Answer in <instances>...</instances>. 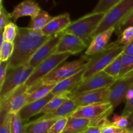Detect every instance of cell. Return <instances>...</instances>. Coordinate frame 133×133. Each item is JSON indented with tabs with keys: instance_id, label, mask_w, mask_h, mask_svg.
<instances>
[{
	"instance_id": "1",
	"label": "cell",
	"mask_w": 133,
	"mask_h": 133,
	"mask_svg": "<svg viewBox=\"0 0 133 133\" xmlns=\"http://www.w3.org/2000/svg\"><path fill=\"white\" fill-rule=\"evenodd\" d=\"M50 37L28 27H19L14 42V52L9 61V67L27 65L38 49Z\"/></svg>"
},
{
	"instance_id": "2",
	"label": "cell",
	"mask_w": 133,
	"mask_h": 133,
	"mask_svg": "<svg viewBox=\"0 0 133 133\" xmlns=\"http://www.w3.org/2000/svg\"><path fill=\"white\" fill-rule=\"evenodd\" d=\"M105 15V13H94L92 12L71 22L64 32L77 36L88 47Z\"/></svg>"
},
{
	"instance_id": "3",
	"label": "cell",
	"mask_w": 133,
	"mask_h": 133,
	"mask_svg": "<svg viewBox=\"0 0 133 133\" xmlns=\"http://www.w3.org/2000/svg\"><path fill=\"white\" fill-rule=\"evenodd\" d=\"M123 45H119L118 42L116 41L109 44L102 51L90 57L84 70L83 81L94 74L103 71L114 59L123 53Z\"/></svg>"
},
{
	"instance_id": "4",
	"label": "cell",
	"mask_w": 133,
	"mask_h": 133,
	"mask_svg": "<svg viewBox=\"0 0 133 133\" xmlns=\"http://www.w3.org/2000/svg\"><path fill=\"white\" fill-rule=\"evenodd\" d=\"M33 70L34 68L28 65L8 68L5 81L0 88V103L23 85Z\"/></svg>"
},
{
	"instance_id": "5",
	"label": "cell",
	"mask_w": 133,
	"mask_h": 133,
	"mask_svg": "<svg viewBox=\"0 0 133 133\" xmlns=\"http://www.w3.org/2000/svg\"><path fill=\"white\" fill-rule=\"evenodd\" d=\"M89 59L88 56H83L79 59L61 64L32 87H38L41 84H57L85 69Z\"/></svg>"
},
{
	"instance_id": "6",
	"label": "cell",
	"mask_w": 133,
	"mask_h": 133,
	"mask_svg": "<svg viewBox=\"0 0 133 133\" xmlns=\"http://www.w3.org/2000/svg\"><path fill=\"white\" fill-rule=\"evenodd\" d=\"M132 11L133 0H122L105 14L103 19L96 29L94 36L112 27L116 31L129 16Z\"/></svg>"
},
{
	"instance_id": "7",
	"label": "cell",
	"mask_w": 133,
	"mask_h": 133,
	"mask_svg": "<svg viewBox=\"0 0 133 133\" xmlns=\"http://www.w3.org/2000/svg\"><path fill=\"white\" fill-rule=\"evenodd\" d=\"M113 111L112 105L110 103H101L79 107L71 116L89 119L90 125L103 127L109 121L108 118Z\"/></svg>"
},
{
	"instance_id": "8",
	"label": "cell",
	"mask_w": 133,
	"mask_h": 133,
	"mask_svg": "<svg viewBox=\"0 0 133 133\" xmlns=\"http://www.w3.org/2000/svg\"><path fill=\"white\" fill-rule=\"evenodd\" d=\"M71 55L70 53H55L34 69L25 84L28 88L32 87L62 64Z\"/></svg>"
},
{
	"instance_id": "9",
	"label": "cell",
	"mask_w": 133,
	"mask_h": 133,
	"mask_svg": "<svg viewBox=\"0 0 133 133\" xmlns=\"http://www.w3.org/2000/svg\"><path fill=\"white\" fill-rule=\"evenodd\" d=\"M133 85V71L119 77L109 87V102L115 109L126 99V95Z\"/></svg>"
},
{
	"instance_id": "10",
	"label": "cell",
	"mask_w": 133,
	"mask_h": 133,
	"mask_svg": "<svg viewBox=\"0 0 133 133\" xmlns=\"http://www.w3.org/2000/svg\"><path fill=\"white\" fill-rule=\"evenodd\" d=\"M109 87L83 92H74L69 94L70 99L78 107L109 102Z\"/></svg>"
},
{
	"instance_id": "11",
	"label": "cell",
	"mask_w": 133,
	"mask_h": 133,
	"mask_svg": "<svg viewBox=\"0 0 133 133\" xmlns=\"http://www.w3.org/2000/svg\"><path fill=\"white\" fill-rule=\"evenodd\" d=\"M29 96L28 87L24 84L5 101L0 103V112L10 114H18L27 104Z\"/></svg>"
},
{
	"instance_id": "12",
	"label": "cell",
	"mask_w": 133,
	"mask_h": 133,
	"mask_svg": "<svg viewBox=\"0 0 133 133\" xmlns=\"http://www.w3.org/2000/svg\"><path fill=\"white\" fill-rule=\"evenodd\" d=\"M64 32L57 34L51 36L35 53L32 58L29 61L28 65L35 69L44 60L48 58L56 51L58 43L63 35Z\"/></svg>"
},
{
	"instance_id": "13",
	"label": "cell",
	"mask_w": 133,
	"mask_h": 133,
	"mask_svg": "<svg viewBox=\"0 0 133 133\" xmlns=\"http://www.w3.org/2000/svg\"><path fill=\"white\" fill-rule=\"evenodd\" d=\"M115 80L116 79L110 77L103 71H100L83 81L75 92L79 93L107 88L110 87Z\"/></svg>"
},
{
	"instance_id": "14",
	"label": "cell",
	"mask_w": 133,
	"mask_h": 133,
	"mask_svg": "<svg viewBox=\"0 0 133 133\" xmlns=\"http://www.w3.org/2000/svg\"><path fill=\"white\" fill-rule=\"evenodd\" d=\"M87 48H88V46L79 37L72 34L64 32L55 53H70L75 55L81 53Z\"/></svg>"
},
{
	"instance_id": "15",
	"label": "cell",
	"mask_w": 133,
	"mask_h": 133,
	"mask_svg": "<svg viewBox=\"0 0 133 133\" xmlns=\"http://www.w3.org/2000/svg\"><path fill=\"white\" fill-rule=\"evenodd\" d=\"M84 70H81L75 75L57 83L52 90L55 96L61 94H70L74 93L83 81Z\"/></svg>"
},
{
	"instance_id": "16",
	"label": "cell",
	"mask_w": 133,
	"mask_h": 133,
	"mask_svg": "<svg viewBox=\"0 0 133 133\" xmlns=\"http://www.w3.org/2000/svg\"><path fill=\"white\" fill-rule=\"evenodd\" d=\"M71 23L70 14L68 13H64L53 17V19L42 30L41 32L44 36H52L64 32Z\"/></svg>"
},
{
	"instance_id": "17",
	"label": "cell",
	"mask_w": 133,
	"mask_h": 133,
	"mask_svg": "<svg viewBox=\"0 0 133 133\" xmlns=\"http://www.w3.org/2000/svg\"><path fill=\"white\" fill-rule=\"evenodd\" d=\"M41 10L38 4L34 0H25L19 3L10 13V16L13 22H16L19 18L30 16L33 18Z\"/></svg>"
},
{
	"instance_id": "18",
	"label": "cell",
	"mask_w": 133,
	"mask_h": 133,
	"mask_svg": "<svg viewBox=\"0 0 133 133\" xmlns=\"http://www.w3.org/2000/svg\"><path fill=\"white\" fill-rule=\"evenodd\" d=\"M55 96L51 92L49 94H48L44 98L26 104L18 113L22 120L27 123V121H28L32 116L36 114H40L44 107Z\"/></svg>"
},
{
	"instance_id": "19",
	"label": "cell",
	"mask_w": 133,
	"mask_h": 133,
	"mask_svg": "<svg viewBox=\"0 0 133 133\" xmlns=\"http://www.w3.org/2000/svg\"><path fill=\"white\" fill-rule=\"evenodd\" d=\"M115 29L112 27L96 35L87 48L85 54L88 57L92 56L105 49L109 44V41Z\"/></svg>"
},
{
	"instance_id": "20",
	"label": "cell",
	"mask_w": 133,
	"mask_h": 133,
	"mask_svg": "<svg viewBox=\"0 0 133 133\" xmlns=\"http://www.w3.org/2000/svg\"><path fill=\"white\" fill-rule=\"evenodd\" d=\"M79 107L73 101L70 99L67 102L65 103L59 109L51 112L44 114L42 116L40 117V119H58L60 118H64V117L71 116L73 113L78 109Z\"/></svg>"
},
{
	"instance_id": "21",
	"label": "cell",
	"mask_w": 133,
	"mask_h": 133,
	"mask_svg": "<svg viewBox=\"0 0 133 133\" xmlns=\"http://www.w3.org/2000/svg\"><path fill=\"white\" fill-rule=\"evenodd\" d=\"M56 119H40L39 118L25 124V133H48Z\"/></svg>"
},
{
	"instance_id": "22",
	"label": "cell",
	"mask_w": 133,
	"mask_h": 133,
	"mask_svg": "<svg viewBox=\"0 0 133 133\" xmlns=\"http://www.w3.org/2000/svg\"><path fill=\"white\" fill-rule=\"evenodd\" d=\"M91 125L89 119L81 118L69 116L67 124L62 133H80L83 132Z\"/></svg>"
},
{
	"instance_id": "23",
	"label": "cell",
	"mask_w": 133,
	"mask_h": 133,
	"mask_svg": "<svg viewBox=\"0 0 133 133\" xmlns=\"http://www.w3.org/2000/svg\"><path fill=\"white\" fill-rule=\"evenodd\" d=\"M55 85V84H41L38 87L28 88V93L29 94V96L27 103L45 97L52 92Z\"/></svg>"
},
{
	"instance_id": "24",
	"label": "cell",
	"mask_w": 133,
	"mask_h": 133,
	"mask_svg": "<svg viewBox=\"0 0 133 133\" xmlns=\"http://www.w3.org/2000/svg\"><path fill=\"white\" fill-rule=\"evenodd\" d=\"M53 18V17L51 16L46 11L41 9L37 15L31 18V21L27 27L33 31L41 32L42 30L48 25Z\"/></svg>"
},
{
	"instance_id": "25",
	"label": "cell",
	"mask_w": 133,
	"mask_h": 133,
	"mask_svg": "<svg viewBox=\"0 0 133 133\" xmlns=\"http://www.w3.org/2000/svg\"><path fill=\"white\" fill-rule=\"evenodd\" d=\"M70 99L69 94H61L55 96L44 107L40 113L45 114L55 111L59 109L62 105H63L65 103H66Z\"/></svg>"
},
{
	"instance_id": "26",
	"label": "cell",
	"mask_w": 133,
	"mask_h": 133,
	"mask_svg": "<svg viewBox=\"0 0 133 133\" xmlns=\"http://www.w3.org/2000/svg\"><path fill=\"white\" fill-rule=\"evenodd\" d=\"M122 54L118 56L116 59H114L105 70L104 72L114 79H118L122 71Z\"/></svg>"
},
{
	"instance_id": "27",
	"label": "cell",
	"mask_w": 133,
	"mask_h": 133,
	"mask_svg": "<svg viewBox=\"0 0 133 133\" xmlns=\"http://www.w3.org/2000/svg\"><path fill=\"white\" fill-rule=\"evenodd\" d=\"M26 123L22 120L19 114H11L10 133H25Z\"/></svg>"
},
{
	"instance_id": "28",
	"label": "cell",
	"mask_w": 133,
	"mask_h": 133,
	"mask_svg": "<svg viewBox=\"0 0 133 133\" xmlns=\"http://www.w3.org/2000/svg\"><path fill=\"white\" fill-rule=\"evenodd\" d=\"M122 1V0H99L96 7L92 10V12L106 14Z\"/></svg>"
},
{
	"instance_id": "29",
	"label": "cell",
	"mask_w": 133,
	"mask_h": 133,
	"mask_svg": "<svg viewBox=\"0 0 133 133\" xmlns=\"http://www.w3.org/2000/svg\"><path fill=\"white\" fill-rule=\"evenodd\" d=\"M18 28L19 27L14 23V22H11L6 25L3 29V31H1L3 32L5 41L14 42L18 33Z\"/></svg>"
},
{
	"instance_id": "30",
	"label": "cell",
	"mask_w": 133,
	"mask_h": 133,
	"mask_svg": "<svg viewBox=\"0 0 133 133\" xmlns=\"http://www.w3.org/2000/svg\"><path fill=\"white\" fill-rule=\"evenodd\" d=\"M0 49V61H9L12 57L14 49V43L4 41L1 45Z\"/></svg>"
},
{
	"instance_id": "31",
	"label": "cell",
	"mask_w": 133,
	"mask_h": 133,
	"mask_svg": "<svg viewBox=\"0 0 133 133\" xmlns=\"http://www.w3.org/2000/svg\"><path fill=\"white\" fill-rule=\"evenodd\" d=\"M122 68L120 76L126 75L131 71H133V57L129 55L122 53Z\"/></svg>"
},
{
	"instance_id": "32",
	"label": "cell",
	"mask_w": 133,
	"mask_h": 133,
	"mask_svg": "<svg viewBox=\"0 0 133 133\" xmlns=\"http://www.w3.org/2000/svg\"><path fill=\"white\" fill-rule=\"evenodd\" d=\"M133 40V27H129L123 30L116 40L118 44L121 45H127Z\"/></svg>"
},
{
	"instance_id": "33",
	"label": "cell",
	"mask_w": 133,
	"mask_h": 133,
	"mask_svg": "<svg viewBox=\"0 0 133 133\" xmlns=\"http://www.w3.org/2000/svg\"><path fill=\"white\" fill-rule=\"evenodd\" d=\"M0 133H10L11 114L5 112H0Z\"/></svg>"
},
{
	"instance_id": "34",
	"label": "cell",
	"mask_w": 133,
	"mask_h": 133,
	"mask_svg": "<svg viewBox=\"0 0 133 133\" xmlns=\"http://www.w3.org/2000/svg\"><path fill=\"white\" fill-rule=\"evenodd\" d=\"M126 104L124 109L122 111V115L128 116L133 112V85L129 90L126 95Z\"/></svg>"
},
{
	"instance_id": "35",
	"label": "cell",
	"mask_w": 133,
	"mask_h": 133,
	"mask_svg": "<svg viewBox=\"0 0 133 133\" xmlns=\"http://www.w3.org/2000/svg\"><path fill=\"white\" fill-rule=\"evenodd\" d=\"M68 120V117H64L58 119L51 127L48 133H62L66 127Z\"/></svg>"
},
{
	"instance_id": "36",
	"label": "cell",
	"mask_w": 133,
	"mask_h": 133,
	"mask_svg": "<svg viewBox=\"0 0 133 133\" xmlns=\"http://www.w3.org/2000/svg\"><path fill=\"white\" fill-rule=\"evenodd\" d=\"M111 123L113 125L119 129H127L129 125V120L127 116H119L114 114L112 118Z\"/></svg>"
},
{
	"instance_id": "37",
	"label": "cell",
	"mask_w": 133,
	"mask_h": 133,
	"mask_svg": "<svg viewBox=\"0 0 133 133\" xmlns=\"http://www.w3.org/2000/svg\"><path fill=\"white\" fill-rule=\"evenodd\" d=\"M10 13L8 12L3 5H1L0 7V32L3 31L5 26L11 22Z\"/></svg>"
},
{
	"instance_id": "38",
	"label": "cell",
	"mask_w": 133,
	"mask_h": 133,
	"mask_svg": "<svg viewBox=\"0 0 133 133\" xmlns=\"http://www.w3.org/2000/svg\"><path fill=\"white\" fill-rule=\"evenodd\" d=\"M129 27H133V11L129 16L124 21V22L114 31V32H116L118 35H119L123 30Z\"/></svg>"
},
{
	"instance_id": "39",
	"label": "cell",
	"mask_w": 133,
	"mask_h": 133,
	"mask_svg": "<svg viewBox=\"0 0 133 133\" xmlns=\"http://www.w3.org/2000/svg\"><path fill=\"white\" fill-rule=\"evenodd\" d=\"M122 130H123L122 129L118 128V127L113 125L111 123V121L109 120L102 127L101 133H119Z\"/></svg>"
},
{
	"instance_id": "40",
	"label": "cell",
	"mask_w": 133,
	"mask_h": 133,
	"mask_svg": "<svg viewBox=\"0 0 133 133\" xmlns=\"http://www.w3.org/2000/svg\"><path fill=\"white\" fill-rule=\"evenodd\" d=\"M9 68V61L1 62L0 63V88L3 84Z\"/></svg>"
},
{
	"instance_id": "41",
	"label": "cell",
	"mask_w": 133,
	"mask_h": 133,
	"mask_svg": "<svg viewBox=\"0 0 133 133\" xmlns=\"http://www.w3.org/2000/svg\"><path fill=\"white\" fill-rule=\"evenodd\" d=\"M102 127L96 125H90L84 131V133H101Z\"/></svg>"
},
{
	"instance_id": "42",
	"label": "cell",
	"mask_w": 133,
	"mask_h": 133,
	"mask_svg": "<svg viewBox=\"0 0 133 133\" xmlns=\"http://www.w3.org/2000/svg\"><path fill=\"white\" fill-rule=\"evenodd\" d=\"M123 53L133 57V40L128 44L123 46Z\"/></svg>"
},
{
	"instance_id": "43",
	"label": "cell",
	"mask_w": 133,
	"mask_h": 133,
	"mask_svg": "<svg viewBox=\"0 0 133 133\" xmlns=\"http://www.w3.org/2000/svg\"><path fill=\"white\" fill-rule=\"evenodd\" d=\"M129 120V125L127 129L133 131V112L127 116Z\"/></svg>"
},
{
	"instance_id": "44",
	"label": "cell",
	"mask_w": 133,
	"mask_h": 133,
	"mask_svg": "<svg viewBox=\"0 0 133 133\" xmlns=\"http://www.w3.org/2000/svg\"><path fill=\"white\" fill-rule=\"evenodd\" d=\"M119 133H133V131L130 129H124L122 130V131Z\"/></svg>"
},
{
	"instance_id": "45",
	"label": "cell",
	"mask_w": 133,
	"mask_h": 133,
	"mask_svg": "<svg viewBox=\"0 0 133 133\" xmlns=\"http://www.w3.org/2000/svg\"><path fill=\"white\" fill-rule=\"evenodd\" d=\"M80 133H84V132H80Z\"/></svg>"
}]
</instances>
